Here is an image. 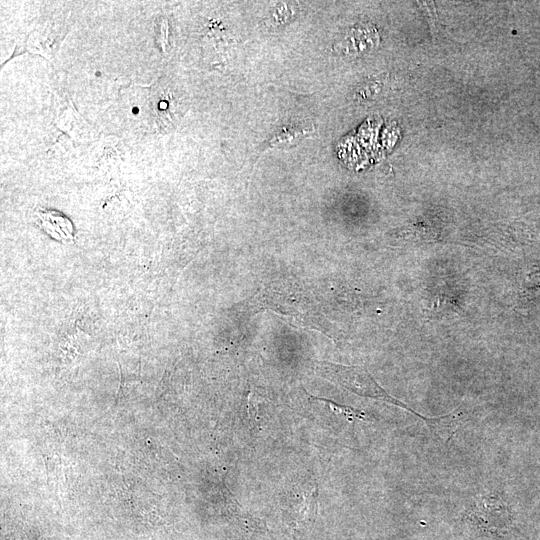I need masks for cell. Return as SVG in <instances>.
Masks as SVG:
<instances>
[{"instance_id": "5", "label": "cell", "mask_w": 540, "mask_h": 540, "mask_svg": "<svg viewBox=\"0 0 540 540\" xmlns=\"http://www.w3.org/2000/svg\"><path fill=\"white\" fill-rule=\"evenodd\" d=\"M321 400H323L324 402H327L330 408L335 413H342L343 415L348 416L349 418L354 417V418L360 419L364 417L363 416L364 414L359 411L353 410L351 408H346L345 406L337 405L336 403L329 400H325V399H321Z\"/></svg>"}, {"instance_id": "1", "label": "cell", "mask_w": 540, "mask_h": 540, "mask_svg": "<svg viewBox=\"0 0 540 540\" xmlns=\"http://www.w3.org/2000/svg\"><path fill=\"white\" fill-rule=\"evenodd\" d=\"M332 378L360 395L376 398L407 408L386 394L366 372L358 368H339V370L334 372Z\"/></svg>"}, {"instance_id": "3", "label": "cell", "mask_w": 540, "mask_h": 540, "mask_svg": "<svg viewBox=\"0 0 540 540\" xmlns=\"http://www.w3.org/2000/svg\"><path fill=\"white\" fill-rule=\"evenodd\" d=\"M462 418L463 413H456L454 411L439 418L427 419V421L430 422L428 424L433 432L443 440H446L458 428Z\"/></svg>"}, {"instance_id": "4", "label": "cell", "mask_w": 540, "mask_h": 540, "mask_svg": "<svg viewBox=\"0 0 540 540\" xmlns=\"http://www.w3.org/2000/svg\"><path fill=\"white\" fill-rule=\"evenodd\" d=\"M167 32H168V25L166 19H160L158 20L155 28L156 33V42L162 49V51H166V45H167Z\"/></svg>"}, {"instance_id": "2", "label": "cell", "mask_w": 540, "mask_h": 540, "mask_svg": "<svg viewBox=\"0 0 540 540\" xmlns=\"http://www.w3.org/2000/svg\"><path fill=\"white\" fill-rule=\"evenodd\" d=\"M36 214L41 226L52 238L65 244L74 241L72 223L63 214L52 210H40Z\"/></svg>"}]
</instances>
